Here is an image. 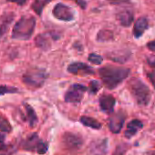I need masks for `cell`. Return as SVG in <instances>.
Returning a JSON list of instances; mask_svg holds the SVG:
<instances>
[{
    "mask_svg": "<svg viewBox=\"0 0 155 155\" xmlns=\"http://www.w3.org/2000/svg\"><path fill=\"white\" fill-rule=\"evenodd\" d=\"M130 73V69L124 67L105 65L99 69V75L103 85L109 90H114L120 86Z\"/></svg>",
    "mask_w": 155,
    "mask_h": 155,
    "instance_id": "1",
    "label": "cell"
},
{
    "mask_svg": "<svg viewBox=\"0 0 155 155\" xmlns=\"http://www.w3.org/2000/svg\"><path fill=\"white\" fill-rule=\"evenodd\" d=\"M36 28V18L32 16H23L15 24L11 37L17 40H28Z\"/></svg>",
    "mask_w": 155,
    "mask_h": 155,
    "instance_id": "2",
    "label": "cell"
},
{
    "mask_svg": "<svg viewBox=\"0 0 155 155\" xmlns=\"http://www.w3.org/2000/svg\"><path fill=\"white\" fill-rule=\"evenodd\" d=\"M130 94L140 106H147L150 101L151 93L149 87L139 78H131L128 82Z\"/></svg>",
    "mask_w": 155,
    "mask_h": 155,
    "instance_id": "3",
    "label": "cell"
},
{
    "mask_svg": "<svg viewBox=\"0 0 155 155\" xmlns=\"http://www.w3.org/2000/svg\"><path fill=\"white\" fill-rule=\"evenodd\" d=\"M48 78V73L40 68H30L23 75L22 81L23 83L31 89H39L41 88L47 79Z\"/></svg>",
    "mask_w": 155,
    "mask_h": 155,
    "instance_id": "4",
    "label": "cell"
},
{
    "mask_svg": "<svg viewBox=\"0 0 155 155\" xmlns=\"http://www.w3.org/2000/svg\"><path fill=\"white\" fill-rule=\"evenodd\" d=\"M22 148L28 151H37L38 154H45L48 150V144L43 141L38 133H32L22 141Z\"/></svg>",
    "mask_w": 155,
    "mask_h": 155,
    "instance_id": "5",
    "label": "cell"
},
{
    "mask_svg": "<svg viewBox=\"0 0 155 155\" xmlns=\"http://www.w3.org/2000/svg\"><path fill=\"white\" fill-rule=\"evenodd\" d=\"M87 91H88V88L84 85H81L79 83L72 84L68 88L67 92L65 93L64 100L66 102L78 104L82 101L84 94Z\"/></svg>",
    "mask_w": 155,
    "mask_h": 155,
    "instance_id": "6",
    "label": "cell"
},
{
    "mask_svg": "<svg viewBox=\"0 0 155 155\" xmlns=\"http://www.w3.org/2000/svg\"><path fill=\"white\" fill-rule=\"evenodd\" d=\"M53 16L61 21H65V22H69L74 20L75 18V12L73 11V9L62 3H58L57 4L54 8H53Z\"/></svg>",
    "mask_w": 155,
    "mask_h": 155,
    "instance_id": "7",
    "label": "cell"
},
{
    "mask_svg": "<svg viewBox=\"0 0 155 155\" xmlns=\"http://www.w3.org/2000/svg\"><path fill=\"white\" fill-rule=\"evenodd\" d=\"M125 120H126V113L123 110H120L117 112L112 113L109 119L110 130L115 134L119 133L124 125Z\"/></svg>",
    "mask_w": 155,
    "mask_h": 155,
    "instance_id": "8",
    "label": "cell"
},
{
    "mask_svg": "<svg viewBox=\"0 0 155 155\" xmlns=\"http://www.w3.org/2000/svg\"><path fill=\"white\" fill-rule=\"evenodd\" d=\"M62 141L65 145V147L69 150H79L81 146L83 145V140L82 138L75 133L72 132H66L64 133L62 137Z\"/></svg>",
    "mask_w": 155,
    "mask_h": 155,
    "instance_id": "9",
    "label": "cell"
},
{
    "mask_svg": "<svg viewBox=\"0 0 155 155\" xmlns=\"http://www.w3.org/2000/svg\"><path fill=\"white\" fill-rule=\"evenodd\" d=\"M59 38V35L56 34L54 32H46V33H42L39 34L38 36H37L35 42L38 48L43 49V50H48L51 47V43L54 40H57Z\"/></svg>",
    "mask_w": 155,
    "mask_h": 155,
    "instance_id": "10",
    "label": "cell"
},
{
    "mask_svg": "<svg viewBox=\"0 0 155 155\" xmlns=\"http://www.w3.org/2000/svg\"><path fill=\"white\" fill-rule=\"evenodd\" d=\"M68 71L73 75L89 76L94 74V69L86 63L83 62H73L68 65Z\"/></svg>",
    "mask_w": 155,
    "mask_h": 155,
    "instance_id": "11",
    "label": "cell"
},
{
    "mask_svg": "<svg viewBox=\"0 0 155 155\" xmlns=\"http://www.w3.org/2000/svg\"><path fill=\"white\" fill-rule=\"evenodd\" d=\"M116 18L122 27L129 28L134 20V14L130 8H122L116 13Z\"/></svg>",
    "mask_w": 155,
    "mask_h": 155,
    "instance_id": "12",
    "label": "cell"
},
{
    "mask_svg": "<svg viewBox=\"0 0 155 155\" xmlns=\"http://www.w3.org/2000/svg\"><path fill=\"white\" fill-rule=\"evenodd\" d=\"M100 102V107L102 111L106 113H112L114 110V107L116 104V100L112 95L110 94H103L100 97L99 100Z\"/></svg>",
    "mask_w": 155,
    "mask_h": 155,
    "instance_id": "13",
    "label": "cell"
},
{
    "mask_svg": "<svg viewBox=\"0 0 155 155\" xmlns=\"http://www.w3.org/2000/svg\"><path fill=\"white\" fill-rule=\"evenodd\" d=\"M149 28V21L145 17H140L133 26V36L135 38H140L144 32Z\"/></svg>",
    "mask_w": 155,
    "mask_h": 155,
    "instance_id": "14",
    "label": "cell"
},
{
    "mask_svg": "<svg viewBox=\"0 0 155 155\" xmlns=\"http://www.w3.org/2000/svg\"><path fill=\"white\" fill-rule=\"evenodd\" d=\"M14 17L15 16L13 13H8L0 18V41L8 33V30L9 29L10 25L14 20Z\"/></svg>",
    "mask_w": 155,
    "mask_h": 155,
    "instance_id": "15",
    "label": "cell"
},
{
    "mask_svg": "<svg viewBox=\"0 0 155 155\" xmlns=\"http://www.w3.org/2000/svg\"><path fill=\"white\" fill-rule=\"evenodd\" d=\"M143 127V123L140 120H130L128 125H127V129L124 132V135L126 138L130 139L132 138L140 129H142Z\"/></svg>",
    "mask_w": 155,
    "mask_h": 155,
    "instance_id": "16",
    "label": "cell"
},
{
    "mask_svg": "<svg viewBox=\"0 0 155 155\" xmlns=\"http://www.w3.org/2000/svg\"><path fill=\"white\" fill-rule=\"evenodd\" d=\"M107 56L114 62L125 63L128 61L129 58L130 57V52L128 50H118V51H112L109 53Z\"/></svg>",
    "mask_w": 155,
    "mask_h": 155,
    "instance_id": "17",
    "label": "cell"
},
{
    "mask_svg": "<svg viewBox=\"0 0 155 155\" xmlns=\"http://www.w3.org/2000/svg\"><path fill=\"white\" fill-rule=\"evenodd\" d=\"M108 150V140L94 141L91 145V151L94 155H105Z\"/></svg>",
    "mask_w": 155,
    "mask_h": 155,
    "instance_id": "18",
    "label": "cell"
},
{
    "mask_svg": "<svg viewBox=\"0 0 155 155\" xmlns=\"http://www.w3.org/2000/svg\"><path fill=\"white\" fill-rule=\"evenodd\" d=\"M24 106H25V110H26V118H25V120H27L28 121L29 126L31 128H33L38 123V116H37L34 109L30 105L25 103Z\"/></svg>",
    "mask_w": 155,
    "mask_h": 155,
    "instance_id": "19",
    "label": "cell"
},
{
    "mask_svg": "<svg viewBox=\"0 0 155 155\" xmlns=\"http://www.w3.org/2000/svg\"><path fill=\"white\" fill-rule=\"evenodd\" d=\"M80 121L86 127H90L94 130H100L101 128V123L98 121L96 119L88 117V116H82L80 119Z\"/></svg>",
    "mask_w": 155,
    "mask_h": 155,
    "instance_id": "20",
    "label": "cell"
},
{
    "mask_svg": "<svg viewBox=\"0 0 155 155\" xmlns=\"http://www.w3.org/2000/svg\"><path fill=\"white\" fill-rule=\"evenodd\" d=\"M52 0H34L31 4V8L34 10V12L38 15V16H41L43 9L45 8L46 6H48Z\"/></svg>",
    "mask_w": 155,
    "mask_h": 155,
    "instance_id": "21",
    "label": "cell"
},
{
    "mask_svg": "<svg viewBox=\"0 0 155 155\" xmlns=\"http://www.w3.org/2000/svg\"><path fill=\"white\" fill-rule=\"evenodd\" d=\"M113 39V33L108 29H101L97 35V40L99 42H107Z\"/></svg>",
    "mask_w": 155,
    "mask_h": 155,
    "instance_id": "22",
    "label": "cell"
},
{
    "mask_svg": "<svg viewBox=\"0 0 155 155\" xmlns=\"http://www.w3.org/2000/svg\"><path fill=\"white\" fill-rule=\"evenodd\" d=\"M0 130L3 132H10L12 130L11 124L3 116H0Z\"/></svg>",
    "mask_w": 155,
    "mask_h": 155,
    "instance_id": "23",
    "label": "cell"
},
{
    "mask_svg": "<svg viewBox=\"0 0 155 155\" xmlns=\"http://www.w3.org/2000/svg\"><path fill=\"white\" fill-rule=\"evenodd\" d=\"M18 92V89L12 86H7V85H1L0 86V96H3L5 94H12Z\"/></svg>",
    "mask_w": 155,
    "mask_h": 155,
    "instance_id": "24",
    "label": "cell"
},
{
    "mask_svg": "<svg viewBox=\"0 0 155 155\" xmlns=\"http://www.w3.org/2000/svg\"><path fill=\"white\" fill-rule=\"evenodd\" d=\"M101 84L100 81H91L90 82V85H89V92L91 94H97L99 92V91L101 90Z\"/></svg>",
    "mask_w": 155,
    "mask_h": 155,
    "instance_id": "25",
    "label": "cell"
},
{
    "mask_svg": "<svg viewBox=\"0 0 155 155\" xmlns=\"http://www.w3.org/2000/svg\"><path fill=\"white\" fill-rule=\"evenodd\" d=\"M88 59L91 63L94 64V65H101L103 61V58L96 53H91L88 57Z\"/></svg>",
    "mask_w": 155,
    "mask_h": 155,
    "instance_id": "26",
    "label": "cell"
},
{
    "mask_svg": "<svg viewBox=\"0 0 155 155\" xmlns=\"http://www.w3.org/2000/svg\"><path fill=\"white\" fill-rule=\"evenodd\" d=\"M5 139H6V135L3 133H0V151L8 149V146L5 143Z\"/></svg>",
    "mask_w": 155,
    "mask_h": 155,
    "instance_id": "27",
    "label": "cell"
},
{
    "mask_svg": "<svg viewBox=\"0 0 155 155\" xmlns=\"http://www.w3.org/2000/svg\"><path fill=\"white\" fill-rule=\"evenodd\" d=\"M147 78L149 79V81H150L151 85L153 86L154 90H155V70L150 71L147 73Z\"/></svg>",
    "mask_w": 155,
    "mask_h": 155,
    "instance_id": "28",
    "label": "cell"
},
{
    "mask_svg": "<svg viewBox=\"0 0 155 155\" xmlns=\"http://www.w3.org/2000/svg\"><path fill=\"white\" fill-rule=\"evenodd\" d=\"M108 1L111 5L120 6V5H123V4H129L130 2V0H108Z\"/></svg>",
    "mask_w": 155,
    "mask_h": 155,
    "instance_id": "29",
    "label": "cell"
},
{
    "mask_svg": "<svg viewBox=\"0 0 155 155\" xmlns=\"http://www.w3.org/2000/svg\"><path fill=\"white\" fill-rule=\"evenodd\" d=\"M147 63L151 68H155V56H150L147 58Z\"/></svg>",
    "mask_w": 155,
    "mask_h": 155,
    "instance_id": "30",
    "label": "cell"
},
{
    "mask_svg": "<svg viewBox=\"0 0 155 155\" xmlns=\"http://www.w3.org/2000/svg\"><path fill=\"white\" fill-rule=\"evenodd\" d=\"M146 47H147V48H148L149 50H150V51H152V52H155V39H154V40H151V41H150V42H148L147 45H146Z\"/></svg>",
    "mask_w": 155,
    "mask_h": 155,
    "instance_id": "31",
    "label": "cell"
},
{
    "mask_svg": "<svg viewBox=\"0 0 155 155\" xmlns=\"http://www.w3.org/2000/svg\"><path fill=\"white\" fill-rule=\"evenodd\" d=\"M74 1L79 5L81 8H83V9H85L86 8V7H87V3H86V1L85 0H74Z\"/></svg>",
    "mask_w": 155,
    "mask_h": 155,
    "instance_id": "32",
    "label": "cell"
},
{
    "mask_svg": "<svg viewBox=\"0 0 155 155\" xmlns=\"http://www.w3.org/2000/svg\"><path fill=\"white\" fill-rule=\"evenodd\" d=\"M8 2H12V3H16L19 6H23L27 3V0H7Z\"/></svg>",
    "mask_w": 155,
    "mask_h": 155,
    "instance_id": "33",
    "label": "cell"
},
{
    "mask_svg": "<svg viewBox=\"0 0 155 155\" xmlns=\"http://www.w3.org/2000/svg\"><path fill=\"white\" fill-rule=\"evenodd\" d=\"M11 153H13V152H6V153H4V152H0V155H11Z\"/></svg>",
    "mask_w": 155,
    "mask_h": 155,
    "instance_id": "34",
    "label": "cell"
},
{
    "mask_svg": "<svg viewBox=\"0 0 155 155\" xmlns=\"http://www.w3.org/2000/svg\"><path fill=\"white\" fill-rule=\"evenodd\" d=\"M149 155H155V152H151V153H150Z\"/></svg>",
    "mask_w": 155,
    "mask_h": 155,
    "instance_id": "35",
    "label": "cell"
}]
</instances>
